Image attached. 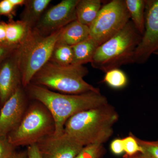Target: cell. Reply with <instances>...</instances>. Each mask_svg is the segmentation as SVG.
I'll list each match as a JSON object with an SVG mask.
<instances>
[{"mask_svg": "<svg viewBox=\"0 0 158 158\" xmlns=\"http://www.w3.org/2000/svg\"><path fill=\"white\" fill-rule=\"evenodd\" d=\"M16 50L4 60L0 66V102L3 105L22 85Z\"/></svg>", "mask_w": 158, "mask_h": 158, "instance_id": "7c38bea8", "label": "cell"}, {"mask_svg": "<svg viewBox=\"0 0 158 158\" xmlns=\"http://www.w3.org/2000/svg\"><path fill=\"white\" fill-rule=\"evenodd\" d=\"M98 45L91 37L72 46L73 60L72 64L83 65L91 62Z\"/></svg>", "mask_w": 158, "mask_h": 158, "instance_id": "2e32d148", "label": "cell"}, {"mask_svg": "<svg viewBox=\"0 0 158 158\" xmlns=\"http://www.w3.org/2000/svg\"><path fill=\"white\" fill-rule=\"evenodd\" d=\"M28 87L31 97L43 105L52 116L55 135L64 132L65 123L73 115L108 103L106 98L100 92L69 94L57 93L33 84Z\"/></svg>", "mask_w": 158, "mask_h": 158, "instance_id": "6da1fadb", "label": "cell"}, {"mask_svg": "<svg viewBox=\"0 0 158 158\" xmlns=\"http://www.w3.org/2000/svg\"><path fill=\"white\" fill-rule=\"evenodd\" d=\"M130 19L137 31L143 36L145 30V0H125Z\"/></svg>", "mask_w": 158, "mask_h": 158, "instance_id": "e0dca14e", "label": "cell"}, {"mask_svg": "<svg viewBox=\"0 0 158 158\" xmlns=\"http://www.w3.org/2000/svg\"><path fill=\"white\" fill-rule=\"evenodd\" d=\"M62 29L46 36L34 28L29 29L16 50L23 87H27L34 75L49 62Z\"/></svg>", "mask_w": 158, "mask_h": 158, "instance_id": "3957f363", "label": "cell"}, {"mask_svg": "<svg viewBox=\"0 0 158 158\" xmlns=\"http://www.w3.org/2000/svg\"><path fill=\"white\" fill-rule=\"evenodd\" d=\"M0 44L7 45L6 36V23H0Z\"/></svg>", "mask_w": 158, "mask_h": 158, "instance_id": "f1b7e54d", "label": "cell"}, {"mask_svg": "<svg viewBox=\"0 0 158 158\" xmlns=\"http://www.w3.org/2000/svg\"><path fill=\"white\" fill-rule=\"evenodd\" d=\"M103 82L111 88L120 89L127 85L128 78L124 72L119 68L114 69L106 73Z\"/></svg>", "mask_w": 158, "mask_h": 158, "instance_id": "ffe728a7", "label": "cell"}, {"mask_svg": "<svg viewBox=\"0 0 158 158\" xmlns=\"http://www.w3.org/2000/svg\"><path fill=\"white\" fill-rule=\"evenodd\" d=\"M154 54V55H157V56H158V51H157V52H156Z\"/></svg>", "mask_w": 158, "mask_h": 158, "instance_id": "d6a6232c", "label": "cell"}, {"mask_svg": "<svg viewBox=\"0 0 158 158\" xmlns=\"http://www.w3.org/2000/svg\"><path fill=\"white\" fill-rule=\"evenodd\" d=\"M18 46L0 44V63L11 55L16 49Z\"/></svg>", "mask_w": 158, "mask_h": 158, "instance_id": "484cf974", "label": "cell"}, {"mask_svg": "<svg viewBox=\"0 0 158 158\" xmlns=\"http://www.w3.org/2000/svg\"><path fill=\"white\" fill-rule=\"evenodd\" d=\"M37 144L42 158H75L84 148L64 132L47 136Z\"/></svg>", "mask_w": 158, "mask_h": 158, "instance_id": "30bf717a", "label": "cell"}, {"mask_svg": "<svg viewBox=\"0 0 158 158\" xmlns=\"http://www.w3.org/2000/svg\"><path fill=\"white\" fill-rule=\"evenodd\" d=\"M89 37V27L76 20L62 29L58 41L72 47Z\"/></svg>", "mask_w": 158, "mask_h": 158, "instance_id": "4fadbf2b", "label": "cell"}, {"mask_svg": "<svg viewBox=\"0 0 158 158\" xmlns=\"http://www.w3.org/2000/svg\"><path fill=\"white\" fill-rule=\"evenodd\" d=\"M130 21L125 0H113L102 6L89 27L90 37L101 45L118 34Z\"/></svg>", "mask_w": 158, "mask_h": 158, "instance_id": "52a82bcc", "label": "cell"}, {"mask_svg": "<svg viewBox=\"0 0 158 158\" xmlns=\"http://www.w3.org/2000/svg\"><path fill=\"white\" fill-rule=\"evenodd\" d=\"M79 0H63L44 12L34 27L40 34L48 36L77 20Z\"/></svg>", "mask_w": 158, "mask_h": 158, "instance_id": "9c48e42d", "label": "cell"}, {"mask_svg": "<svg viewBox=\"0 0 158 158\" xmlns=\"http://www.w3.org/2000/svg\"><path fill=\"white\" fill-rule=\"evenodd\" d=\"M12 5L16 7L17 6H24L25 5L27 0H10Z\"/></svg>", "mask_w": 158, "mask_h": 158, "instance_id": "4dcf8cb0", "label": "cell"}, {"mask_svg": "<svg viewBox=\"0 0 158 158\" xmlns=\"http://www.w3.org/2000/svg\"><path fill=\"white\" fill-rule=\"evenodd\" d=\"M88 73V69L83 65H60L49 61L34 75L31 82L66 94L100 92L98 88L84 80Z\"/></svg>", "mask_w": 158, "mask_h": 158, "instance_id": "5b68a950", "label": "cell"}, {"mask_svg": "<svg viewBox=\"0 0 158 158\" xmlns=\"http://www.w3.org/2000/svg\"><path fill=\"white\" fill-rule=\"evenodd\" d=\"M122 141L124 152L127 155L131 156L141 153V147L133 134L130 133L129 135L123 138Z\"/></svg>", "mask_w": 158, "mask_h": 158, "instance_id": "603a6c76", "label": "cell"}, {"mask_svg": "<svg viewBox=\"0 0 158 158\" xmlns=\"http://www.w3.org/2000/svg\"><path fill=\"white\" fill-rule=\"evenodd\" d=\"M27 151L28 158H42L37 144L29 145Z\"/></svg>", "mask_w": 158, "mask_h": 158, "instance_id": "83f0119b", "label": "cell"}, {"mask_svg": "<svg viewBox=\"0 0 158 158\" xmlns=\"http://www.w3.org/2000/svg\"><path fill=\"white\" fill-rule=\"evenodd\" d=\"M105 153L103 144H90L84 147L75 158H100Z\"/></svg>", "mask_w": 158, "mask_h": 158, "instance_id": "7402d4cb", "label": "cell"}, {"mask_svg": "<svg viewBox=\"0 0 158 158\" xmlns=\"http://www.w3.org/2000/svg\"><path fill=\"white\" fill-rule=\"evenodd\" d=\"M158 51V0H146L145 30L136 48L134 63L144 64Z\"/></svg>", "mask_w": 158, "mask_h": 158, "instance_id": "ba28073f", "label": "cell"}, {"mask_svg": "<svg viewBox=\"0 0 158 158\" xmlns=\"http://www.w3.org/2000/svg\"><path fill=\"white\" fill-rule=\"evenodd\" d=\"M30 29L20 20L6 23L7 45L18 46L25 37Z\"/></svg>", "mask_w": 158, "mask_h": 158, "instance_id": "ac0fdd59", "label": "cell"}, {"mask_svg": "<svg viewBox=\"0 0 158 158\" xmlns=\"http://www.w3.org/2000/svg\"><path fill=\"white\" fill-rule=\"evenodd\" d=\"M136 139L141 147V153L147 158H158V139L156 141H146L138 138Z\"/></svg>", "mask_w": 158, "mask_h": 158, "instance_id": "44dd1931", "label": "cell"}, {"mask_svg": "<svg viewBox=\"0 0 158 158\" xmlns=\"http://www.w3.org/2000/svg\"><path fill=\"white\" fill-rule=\"evenodd\" d=\"M55 129V122L49 111L41 103H37L30 106L20 123L8 138L15 147L28 146L53 134Z\"/></svg>", "mask_w": 158, "mask_h": 158, "instance_id": "8992f818", "label": "cell"}, {"mask_svg": "<svg viewBox=\"0 0 158 158\" xmlns=\"http://www.w3.org/2000/svg\"><path fill=\"white\" fill-rule=\"evenodd\" d=\"M118 119V113L108 103L73 115L65 123L64 132L84 147L103 144L113 135Z\"/></svg>", "mask_w": 158, "mask_h": 158, "instance_id": "7a4b0ae2", "label": "cell"}, {"mask_svg": "<svg viewBox=\"0 0 158 158\" xmlns=\"http://www.w3.org/2000/svg\"><path fill=\"white\" fill-rule=\"evenodd\" d=\"M110 148L112 152L115 155H119L124 152L122 139H116L113 140L110 144Z\"/></svg>", "mask_w": 158, "mask_h": 158, "instance_id": "4316f807", "label": "cell"}, {"mask_svg": "<svg viewBox=\"0 0 158 158\" xmlns=\"http://www.w3.org/2000/svg\"><path fill=\"white\" fill-rule=\"evenodd\" d=\"M141 38L130 20L118 34L99 46L90 62L91 65L106 73L134 63L135 52Z\"/></svg>", "mask_w": 158, "mask_h": 158, "instance_id": "277c9868", "label": "cell"}, {"mask_svg": "<svg viewBox=\"0 0 158 158\" xmlns=\"http://www.w3.org/2000/svg\"><path fill=\"white\" fill-rule=\"evenodd\" d=\"M73 60L72 47L59 42L58 40L49 61L59 65H67L72 64Z\"/></svg>", "mask_w": 158, "mask_h": 158, "instance_id": "d6986e66", "label": "cell"}, {"mask_svg": "<svg viewBox=\"0 0 158 158\" xmlns=\"http://www.w3.org/2000/svg\"><path fill=\"white\" fill-rule=\"evenodd\" d=\"M51 2V0H27L20 20L24 23L29 28H33Z\"/></svg>", "mask_w": 158, "mask_h": 158, "instance_id": "5bb4252c", "label": "cell"}, {"mask_svg": "<svg viewBox=\"0 0 158 158\" xmlns=\"http://www.w3.org/2000/svg\"><path fill=\"white\" fill-rule=\"evenodd\" d=\"M123 158H147L142 155L141 153H138L135 155L131 156H129L125 154Z\"/></svg>", "mask_w": 158, "mask_h": 158, "instance_id": "1f68e13d", "label": "cell"}, {"mask_svg": "<svg viewBox=\"0 0 158 158\" xmlns=\"http://www.w3.org/2000/svg\"><path fill=\"white\" fill-rule=\"evenodd\" d=\"M11 158H28L27 151L22 152L15 153Z\"/></svg>", "mask_w": 158, "mask_h": 158, "instance_id": "f546056e", "label": "cell"}, {"mask_svg": "<svg viewBox=\"0 0 158 158\" xmlns=\"http://www.w3.org/2000/svg\"><path fill=\"white\" fill-rule=\"evenodd\" d=\"M100 0H79L76 7L77 20L90 27L102 8Z\"/></svg>", "mask_w": 158, "mask_h": 158, "instance_id": "9a60e30c", "label": "cell"}, {"mask_svg": "<svg viewBox=\"0 0 158 158\" xmlns=\"http://www.w3.org/2000/svg\"><path fill=\"white\" fill-rule=\"evenodd\" d=\"M15 7L10 0H3L0 2V15H11Z\"/></svg>", "mask_w": 158, "mask_h": 158, "instance_id": "d4e9b609", "label": "cell"}, {"mask_svg": "<svg viewBox=\"0 0 158 158\" xmlns=\"http://www.w3.org/2000/svg\"><path fill=\"white\" fill-rule=\"evenodd\" d=\"M15 147L8 136H0V158H11L15 153Z\"/></svg>", "mask_w": 158, "mask_h": 158, "instance_id": "cb8c5ba5", "label": "cell"}, {"mask_svg": "<svg viewBox=\"0 0 158 158\" xmlns=\"http://www.w3.org/2000/svg\"><path fill=\"white\" fill-rule=\"evenodd\" d=\"M26 96L21 87L3 104L0 112V136H8L20 123L25 113Z\"/></svg>", "mask_w": 158, "mask_h": 158, "instance_id": "8fae6325", "label": "cell"}]
</instances>
